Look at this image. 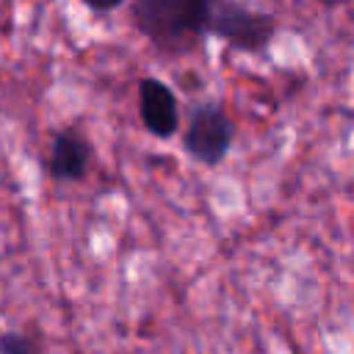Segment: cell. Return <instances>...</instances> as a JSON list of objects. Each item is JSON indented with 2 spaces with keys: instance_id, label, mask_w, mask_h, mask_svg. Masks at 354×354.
Returning a JSON list of instances; mask_svg holds the SVG:
<instances>
[{
  "instance_id": "cell-4",
  "label": "cell",
  "mask_w": 354,
  "mask_h": 354,
  "mask_svg": "<svg viewBox=\"0 0 354 354\" xmlns=\"http://www.w3.org/2000/svg\"><path fill=\"white\" fill-rule=\"evenodd\" d=\"M138 113L147 130L160 138L171 136L180 124V111L171 88L155 77H147L138 83Z\"/></svg>"
},
{
  "instance_id": "cell-3",
  "label": "cell",
  "mask_w": 354,
  "mask_h": 354,
  "mask_svg": "<svg viewBox=\"0 0 354 354\" xmlns=\"http://www.w3.org/2000/svg\"><path fill=\"white\" fill-rule=\"evenodd\" d=\"M232 144V122L218 105H199L188 122L185 149L199 163H218Z\"/></svg>"
},
{
  "instance_id": "cell-1",
  "label": "cell",
  "mask_w": 354,
  "mask_h": 354,
  "mask_svg": "<svg viewBox=\"0 0 354 354\" xmlns=\"http://www.w3.org/2000/svg\"><path fill=\"white\" fill-rule=\"evenodd\" d=\"M136 28L166 50H185L210 33L213 3L205 0H138L130 6Z\"/></svg>"
},
{
  "instance_id": "cell-5",
  "label": "cell",
  "mask_w": 354,
  "mask_h": 354,
  "mask_svg": "<svg viewBox=\"0 0 354 354\" xmlns=\"http://www.w3.org/2000/svg\"><path fill=\"white\" fill-rule=\"evenodd\" d=\"M88 163H91V147L80 133L66 130L53 141L50 169L58 180H80L88 171Z\"/></svg>"
},
{
  "instance_id": "cell-6",
  "label": "cell",
  "mask_w": 354,
  "mask_h": 354,
  "mask_svg": "<svg viewBox=\"0 0 354 354\" xmlns=\"http://www.w3.org/2000/svg\"><path fill=\"white\" fill-rule=\"evenodd\" d=\"M0 354H39V346L33 337L19 332H6L0 337Z\"/></svg>"
},
{
  "instance_id": "cell-2",
  "label": "cell",
  "mask_w": 354,
  "mask_h": 354,
  "mask_svg": "<svg viewBox=\"0 0 354 354\" xmlns=\"http://www.w3.org/2000/svg\"><path fill=\"white\" fill-rule=\"evenodd\" d=\"M210 33L230 41L238 50L254 53L271 41V36L277 33V19L271 14L252 11L238 3H213Z\"/></svg>"
}]
</instances>
